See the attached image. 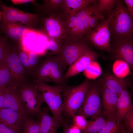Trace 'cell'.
I'll return each instance as SVG.
<instances>
[{
    "instance_id": "obj_1",
    "label": "cell",
    "mask_w": 133,
    "mask_h": 133,
    "mask_svg": "<svg viewBox=\"0 0 133 133\" xmlns=\"http://www.w3.org/2000/svg\"><path fill=\"white\" fill-rule=\"evenodd\" d=\"M122 0H116L114 9L109 16V27L113 39H133V17Z\"/></svg>"
},
{
    "instance_id": "obj_2",
    "label": "cell",
    "mask_w": 133,
    "mask_h": 133,
    "mask_svg": "<svg viewBox=\"0 0 133 133\" xmlns=\"http://www.w3.org/2000/svg\"><path fill=\"white\" fill-rule=\"evenodd\" d=\"M34 83L35 87L52 114L53 118L62 125L64 120L62 116L64 110L62 92L65 85L51 86L36 80H34Z\"/></svg>"
},
{
    "instance_id": "obj_3",
    "label": "cell",
    "mask_w": 133,
    "mask_h": 133,
    "mask_svg": "<svg viewBox=\"0 0 133 133\" xmlns=\"http://www.w3.org/2000/svg\"><path fill=\"white\" fill-rule=\"evenodd\" d=\"M92 84L86 79L78 86L64 85L62 92L63 112L67 116L72 117L76 114Z\"/></svg>"
},
{
    "instance_id": "obj_4",
    "label": "cell",
    "mask_w": 133,
    "mask_h": 133,
    "mask_svg": "<svg viewBox=\"0 0 133 133\" xmlns=\"http://www.w3.org/2000/svg\"><path fill=\"white\" fill-rule=\"evenodd\" d=\"M20 99L27 116L37 115L44 102L34 84L24 82L17 85Z\"/></svg>"
},
{
    "instance_id": "obj_5",
    "label": "cell",
    "mask_w": 133,
    "mask_h": 133,
    "mask_svg": "<svg viewBox=\"0 0 133 133\" xmlns=\"http://www.w3.org/2000/svg\"><path fill=\"white\" fill-rule=\"evenodd\" d=\"M100 94V83L92 84L76 114L83 115L86 118L103 114Z\"/></svg>"
},
{
    "instance_id": "obj_6",
    "label": "cell",
    "mask_w": 133,
    "mask_h": 133,
    "mask_svg": "<svg viewBox=\"0 0 133 133\" xmlns=\"http://www.w3.org/2000/svg\"><path fill=\"white\" fill-rule=\"evenodd\" d=\"M89 42L86 39L63 40L59 55L65 67L71 65L85 52L91 50Z\"/></svg>"
},
{
    "instance_id": "obj_7",
    "label": "cell",
    "mask_w": 133,
    "mask_h": 133,
    "mask_svg": "<svg viewBox=\"0 0 133 133\" xmlns=\"http://www.w3.org/2000/svg\"><path fill=\"white\" fill-rule=\"evenodd\" d=\"M109 17L102 20L87 35L86 39L97 49L109 52L111 47V34L108 24Z\"/></svg>"
},
{
    "instance_id": "obj_8",
    "label": "cell",
    "mask_w": 133,
    "mask_h": 133,
    "mask_svg": "<svg viewBox=\"0 0 133 133\" xmlns=\"http://www.w3.org/2000/svg\"><path fill=\"white\" fill-rule=\"evenodd\" d=\"M44 27L47 35L53 41L61 45L66 34L64 15L60 13L48 16L44 21Z\"/></svg>"
},
{
    "instance_id": "obj_9",
    "label": "cell",
    "mask_w": 133,
    "mask_h": 133,
    "mask_svg": "<svg viewBox=\"0 0 133 133\" xmlns=\"http://www.w3.org/2000/svg\"><path fill=\"white\" fill-rule=\"evenodd\" d=\"M113 39L109 52L115 59L124 62L132 70L133 67V39Z\"/></svg>"
},
{
    "instance_id": "obj_10",
    "label": "cell",
    "mask_w": 133,
    "mask_h": 133,
    "mask_svg": "<svg viewBox=\"0 0 133 133\" xmlns=\"http://www.w3.org/2000/svg\"><path fill=\"white\" fill-rule=\"evenodd\" d=\"M64 15L66 29V36L64 39L77 41L86 39L88 33L78 17L74 14Z\"/></svg>"
},
{
    "instance_id": "obj_11",
    "label": "cell",
    "mask_w": 133,
    "mask_h": 133,
    "mask_svg": "<svg viewBox=\"0 0 133 133\" xmlns=\"http://www.w3.org/2000/svg\"><path fill=\"white\" fill-rule=\"evenodd\" d=\"M3 10L4 22L22 24L29 25L34 23L37 19V15L24 12L16 8L4 4L0 6Z\"/></svg>"
},
{
    "instance_id": "obj_12",
    "label": "cell",
    "mask_w": 133,
    "mask_h": 133,
    "mask_svg": "<svg viewBox=\"0 0 133 133\" xmlns=\"http://www.w3.org/2000/svg\"><path fill=\"white\" fill-rule=\"evenodd\" d=\"M6 59L13 83L18 85L24 82L25 70L21 63L17 53L10 48Z\"/></svg>"
},
{
    "instance_id": "obj_13",
    "label": "cell",
    "mask_w": 133,
    "mask_h": 133,
    "mask_svg": "<svg viewBox=\"0 0 133 133\" xmlns=\"http://www.w3.org/2000/svg\"><path fill=\"white\" fill-rule=\"evenodd\" d=\"M97 53L91 50H87L69 66L64 75L65 79L74 76L83 72L97 58Z\"/></svg>"
},
{
    "instance_id": "obj_14",
    "label": "cell",
    "mask_w": 133,
    "mask_h": 133,
    "mask_svg": "<svg viewBox=\"0 0 133 133\" xmlns=\"http://www.w3.org/2000/svg\"><path fill=\"white\" fill-rule=\"evenodd\" d=\"M4 108L12 110L23 116H27L21 102L17 85L13 83L8 85L4 91Z\"/></svg>"
},
{
    "instance_id": "obj_15",
    "label": "cell",
    "mask_w": 133,
    "mask_h": 133,
    "mask_svg": "<svg viewBox=\"0 0 133 133\" xmlns=\"http://www.w3.org/2000/svg\"><path fill=\"white\" fill-rule=\"evenodd\" d=\"M100 83L103 115L106 118L111 117L115 118L118 96L104 84Z\"/></svg>"
},
{
    "instance_id": "obj_16",
    "label": "cell",
    "mask_w": 133,
    "mask_h": 133,
    "mask_svg": "<svg viewBox=\"0 0 133 133\" xmlns=\"http://www.w3.org/2000/svg\"><path fill=\"white\" fill-rule=\"evenodd\" d=\"M46 40L44 34L28 28L21 40L23 50L27 53L34 52L38 54L37 49Z\"/></svg>"
},
{
    "instance_id": "obj_17",
    "label": "cell",
    "mask_w": 133,
    "mask_h": 133,
    "mask_svg": "<svg viewBox=\"0 0 133 133\" xmlns=\"http://www.w3.org/2000/svg\"><path fill=\"white\" fill-rule=\"evenodd\" d=\"M24 116L16 112L3 108L0 109V122L14 131L20 133Z\"/></svg>"
},
{
    "instance_id": "obj_18",
    "label": "cell",
    "mask_w": 133,
    "mask_h": 133,
    "mask_svg": "<svg viewBox=\"0 0 133 133\" xmlns=\"http://www.w3.org/2000/svg\"><path fill=\"white\" fill-rule=\"evenodd\" d=\"M118 98L115 118L117 123L120 125L132 105L131 95L127 88L122 92Z\"/></svg>"
},
{
    "instance_id": "obj_19",
    "label": "cell",
    "mask_w": 133,
    "mask_h": 133,
    "mask_svg": "<svg viewBox=\"0 0 133 133\" xmlns=\"http://www.w3.org/2000/svg\"><path fill=\"white\" fill-rule=\"evenodd\" d=\"M37 115L39 120L40 133H56L61 125L50 116L47 107L41 108Z\"/></svg>"
},
{
    "instance_id": "obj_20",
    "label": "cell",
    "mask_w": 133,
    "mask_h": 133,
    "mask_svg": "<svg viewBox=\"0 0 133 133\" xmlns=\"http://www.w3.org/2000/svg\"><path fill=\"white\" fill-rule=\"evenodd\" d=\"M65 67L59 55L50 57V82L64 85L63 70Z\"/></svg>"
},
{
    "instance_id": "obj_21",
    "label": "cell",
    "mask_w": 133,
    "mask_h": 133,
    "mask_svg": "<svg viewBox=\"0 0 133 133\" xmlns=\"http://www.w3.org/2000/svg\"><path fill=\"white\" fill-rule=\"evenodd\" d=\"M100 82L104 84L110 90L118 96L129 86L126 79L118 78L112 74H105Z\"/></svg>"
},
{
    "instance_id": "obj_22",
    "label": "cell",
    "mask_w": 133,
    "mask_h": 133,
    "mask_svg": "<svg viewBox=\"0 0 133 133\" xmlns=\"http://www.w3.org/2000/svg\"><path fill=\"white\" fill-rule=\"evenodd\" d=\"M1 28L8 37L15 40H21L28 29L18 23L4 22Z\"/></svg>"
},
{
    "instance_id": "obj_23",
    "label": "cell",
    "mask_w": 133,
    "mask_h": 133,
    "mask_svg": "<svg viewBox=\"0 0 133 133\" xmlns=\"http://www.w3.org/2000/svg\"><path fill=\"white\" fill-rule=\"evenodd\" d=\"M63 14H74L89 5L97 3L98 0H64Z\"/></svg>"
},
{
    "instance_id": "obj_24",
    "label": "cell",
    "mask_w": 133,
    "mask_h": 133,
    "mask_svg": "<svg viewBox=\"0 0 133 133\" xmlns=\"http://www.w3.org/2000/svg\"><path fill=\"white\" fill-rule=\"evenodd\" d=\"M102 114L92 117L87 121L86 128L81 130L82 133H97L104 127L106 119Z\"/></svg>"
},
{
    "instance_id": "obj_25",
    "label": "cell",
    "mask_w": 133,
    "mask_h": 133,
    "mask_svg": "<svg viewBox=\"0 0 133 133\" xmlns=\"http://www.w3.org/2000/svg\"><path fill=\"white\" fill-rule=\"evenodd\" d=\"M44 7L48 16L54 14H63L64 0H44Z\"/></svg>"
},
{
    "instance_id": "obj_26",
    "label": "cell",
    "mask_w": 133,
    "mask_h": 133,
    "mask_svg": "<svg viewBox=\"0 0 133 133\" xmlns=\"http://www.w3.org/2000/svg\"><path fill=\"white\" fill-rule=\"evenodd\" d=\"M13 83L6 59L0 61V88L5 89Z\"/></svg>"
},
{
    "instance_id": "obj_27",
    "label": "cell",
    "mask_w": 133,
    "mask_h": 133,
    "mask_svg": "<svg viewBox=\"0 0 133 133\" xmlns=\"http://www.w3.org/2000/svg\"><path fill=\"white\" fill-rule=\"evenodd\" d=\"M22 133H40L39 120H35L28 116H24Z\"/></svg>"
},
{
    "instance_id": "obj_28",
    "label": "cell",
    "mask_w": 133,
    "mask_h": 133,
    "mask_svg": "<svg viewBox=\"0 0 133 133\" xmlns=\"http://www.w3.org/2000/svg\"><path fill=\"white\" fill-rule=\"evenodd\" d=\"M121 129V124L117 123L115 118L109 117L106 118L104 127L97 133H118Z\"/></svg>"
},
{
    "instance_id": "obj_29",
    "label": "cell",
    "mask_w": 133,
    "mask_h": 133,
    "mask_svg": "<svg viewBox=\"0 0 133 133\" xmlns=\"http://www.w3.org/2000/svg\"><path fill=\"white\" fill-rule=\"evenodd\" d=\"M121 124V133H132L133 131V107H131Z\"/></svg>"
},
{
    "instance_id": "obj_30",
    "label": "cell",
    "mask_w": 133,
    "mask_h": 133,
    "mask_svg": "<svg viewBox=\"0 0 133 133\" xmlns=\"http://www.w3.org/2000/svg\"><path fill=\"white\" fill-rule=\"evenodd\" d=\"M116 1V0H99L97 4L98 8L102 14L104 11H106L109 16L114 9Z\"/></svg>"
},
{
    "instance_id": "obj_31",
    "label": "cell",
    "mask_w": 133,
    "mask_h": 133,
    "mask_svg": "<svg viewBox=\"0 0 133 133\" xmlns=\"http://www.w3.org/2000/svg\"><path fill=\"white\" fill-rule=\"evenodd\" d=\"M97 64L94 62L92 63L83 72L84 75L88 78L92 79L100 75L101 70Z\"/></svg>"
},
{
    "instance_id": "obj_32",
    "label": "cell",
    "mask_w": 133,
    "mask_h": 133,
    "mask_svg": "<svg viewBox=\"0 0 133 133\" xmlns=\"http://www.w3.org/2000/svg\"><path fill=\"white\" fill-rule=\"evenodd\" d=\"M10 48L5 38L0 33V61L6 59Z\"/></svg>"
},
{
    "instance_id": "obj_33",
    "label": "cell",
    "mask_w": 133,
    "mask_h": 133,
    "mask_svg": "<svg viewBox=\"0 0 133 133\" xmlns=\"http://www.w3.org/2000/svg\"><path fill=\"white\" fill-rule=\"evenodd\" d=\"M73 123L81 130H84L86 127L87 121L83 116L76 114L72 117Z\"/></svg>"
},
{
    "instance_id": "obj_34",
    "label": "cell",
    "mask_w": 133,
    "mask_h": 133,
    "mask_svg": "<svg viewBox=\"0 0 133 133\" xmlns=\"http://www.w3.org/2000/svg\"><path fill=\"white\" fill-rule=\"evenodd\" d=\"M62 126L63 133H82V130L73 123H70L64 120Z\"/></svg>"
},
{
    "instance_id": "obj_35",
    "label": "cell",
    "mask_w": 133,
    "mask_h": 133,
    "mask_svg": "<svg viewBox=\"0 0 133 133\" xmlns=\"http://www.w3.org/2000/svg\"><path fill=\"white\" fill-rule=\"evenodd\" d=\"M18 55L21 63L25 70H31L32 68L29 62L28 54L22 50L19 52Z\"/></svg>"
},
{
    "instance_id": "obj_36",
    "label": "cell",
    "mask_w": 133,
    "mask_h": 133,
    "mask_svg": "<svg viewBox=\"0 0 133 133\" xmlns=\"http://www.w3.org/2000/svg\"><path fill=\"white\" fill-rule=\"evenodd\" d=\"M28 54V59L29 64L32 68L38 64L39 59V55L34 52H31Z\"/></svg>"
},
{
    "instance_id": "obj_37",
    "label": "cell",
    "mask_w": 133,
    "mask_h": 133,
    "mask_svg": "<svg viewBox=\"0 0 133 133\" xmlns=\"http://www.w3.org/2000/svg\"><path fill=\"white\" fill-rule=\"evenodd\" d=\"M124 1L127 6L126 8L130 14L133 17V0H124Z\"/></svg>"
},
{
    "instance_id": "obj_38",
    "label": "cell",
    "mask_w": 133,
    "mask_h": 133,
    "mask_svg": "<svg viewBox=\"0 0 133 133\" xmlns=\"http://www.w3.org/2000/svg\"><path fill=\"white\" fill-rule=\"evenodd\" d=\"M0 133H16L3 124L0 122Z\"/></svg>"
},
{
    "instance_id": "obj_39",
    "label": "cell",
    "mask_w": 133,
    "mask_h": 133,
    "mask_svg": "<svg viewBox=\"0 0 133 133\" xmlns=\"http://www.w3.org/2000/svg\"><path fill=\"white\" fill-rule=\"evenodd\" d=\"M5 89L0 88V109L3 107L4 101Z\"/></svg>"
},
{
    "instance_id": "obj_40",
    "label": "cell",
    "mask_w": 133,
    "mask_h": 133,
    "mask_svg": "<svg viewBox=\"0 0 133 133\" xmlns=\"http://www.w3.org/2000/svg\"><path fill=\"white\" fill-rule=\"evenodd\" d=\"M11 1L15 4L18 5L26 3L29 2H34L35 1L32 0H12Z\"/></svg>"
},
{
    "instance_id": "obj_41",
    "label": "cell",
    "mask_w": 133,
    "mask_h": 133,
    "mask_svg": "<svg viewBox=\"0 0 133 133\" xmlns=\"http://www.w3.org/2000/svg\"><path fill=\"white\" fill-rule=\"evenodd\" d=\"M1 15L2 14H0V22L1 20Z\"/></svg>"
},
{
    "instance_id": "obj_42",
    "label": "cell",
    "mask_w": 133,
    "mask_h": 133,
    "mask_svg": "<svg viewBox=\"0 0 133 133\" xmlns=\"http://www.w3.org/2000/svg\"><path fill=\"white\" fill-rule=\"evenodd\" d=\"M0 14H2V13L1 12L0 10Z\"/></svg>"
}]
</instances>
